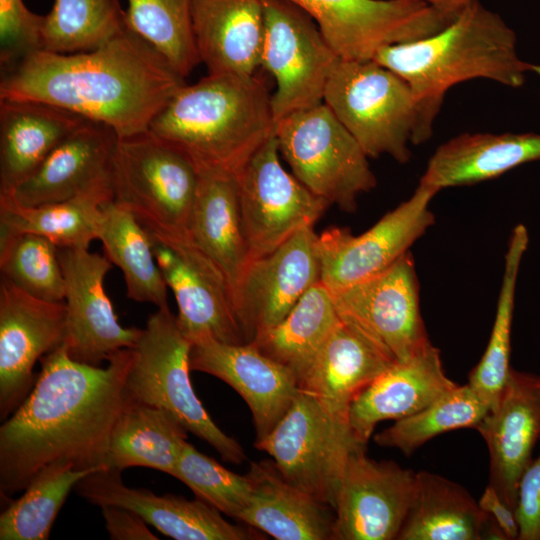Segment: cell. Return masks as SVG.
<instances>
[{
  "label": "cell",
  "instance_id": "obj_26",
  "mask_svg": "<svg viewBox=\"0 0 540 540\" xmlns=\"http://www.w3.org/2000/svg\"><path fill=\"white\" fill-rule=\"evenodd\" d=\"M248 504L239 521L277 540L333 539L334 509L289 483L273 461L251 462Z\"/></svg>",
  "mask_w": 540,
  "mask_h": 540
},
{
  "label": "cell",
  "instance_id": "obj_45",
  "mask_svg": "<svg viewBox=\"0 0 540 540\" xmlns=\"http://www.w3.org/2000/svg\"><path fill=\"white\" fill-rule=\"evenodd\" d=\"M105 527L113 540H156L158 537L148 528L146 523L135 512L119 507L101 506Z\"/></svg>",
  "mask_w": 540,
  "mask_h": 540
},
{
  "label": "cell",
  "instance_id": "obj_2",
  "mask_svg": "<svg viewBox=\"0 0 540 540\" xmlns=\"http://www.w3.org/2000/svg\"><path fill=\"white\" fill-rule=\"evenodd\" d=\"M1 71L0 100L48 103L105 124L118 138L148 130L185 84V78L126 25L94 49H40Z\"/></svg>",
  "mask_w": 540,
  "mask_h": 540
},
{
  "label": "cell",
  "instance_id": "obj_34",
  "mask_svg": "<svg viewBox=\"0 0 540 540\" xmlns=\"http://www.w3.org/2000/svg\"><path fill=\"white\" fill-rule=\"evenodd\" d=\"M339 320L331 292L319 281L282 321L250 343L287 368L299 386Z\"/></svg>",
  "mask_w": 540,
  "mask_h": 540
},
{
  "label": "cell",
  "instance_id": "obj_28",
  "mask_svg": "<svg viewBox=\"0 0 540 540\" xmlns=\"http://www.w3.org/2000/svg\"><path fill=\"white\" fill-rule=\"evenodd\" d=\"M536 160H540V134L463 133L436 149L419 183L439 192L490 180Z\"/></svg>",
  "mask_w": 540,
  "mask_h": 540
},
{
  "label": "cell",
  "instance_id": "obj_8",
  "mask_svg": "<svg viewBox=\"0 0 540 540\" xmlns=\"http://www.w3.org/2000/svg\"><path fill=\"white\" fill-rule=\"evenodd\" d=\"M274 136L292 174L329 205L354 212L376 187L368 155L324 102L279 119Z\"/></svg>",
  "mask_w": 540,
  "mask_h": 540
},
{
  "label": "cell",
  "instance_id": "obj_9",
  "mask_svg": "<svg viewBox=\"0 0 540 540\" xmlns=\"http://www.w3.org/2000/svg\"><path fill=\"white\" fill-rule=\"evenodd\" d=\"M292 485L333 509L355 443L348 418L299 389L274 429L255 442ZM367 448V447H365Z\"/></svg>",
  "mask_w": 540,
  "mask_h": 540
},
{
  "label": "cell",
  "instance_id": "obj_43",
  "mask_svg": "<svg viewBox=\"0 0 540 540\" xmlns=\"http://www.w3.org/2000/svg\"><path fill=\"white\" fill-rule=\"evenodd\" d=\"M45 15L30 11L23 0H0V64L6 69L42 49Z\"/></svg>",
  "mask_w": 540,
  "mask_h": 540
},
{
  "label": "cell",
  "instance_id": "obj_10",
  "mask_svg": "<svg viewBox=\"0 0 540 540\" xmlns=\"http://www.w3.org/2000/svg\"><path fill=\"white\" fill-rule=\"evenodd\" d=\"M264 28L259 67L272 75L271 103L276 122L323 103L339 57L315 21L290 0H262Z\"/></svg>",
  "mask_w": 540,
  "mask_h": 540
},
{
  "label": "cell",
  "instance_id": "obj_6",
  "mask_svg": "<svg viewBox=\"0 0 540 540\" xmlns=\"http://www.w3.org/2000/svg\"><path fill=\"white\" fill-rule=\"evenodd\" d=\"M323 102L368 157L409 161V144H416L418 108L409 84L395 72L374 60L339 58Z\"/></svg>",
  "mask_w": 540,
  "mask_h": 540
},
{
  "label": "cell",
  "instance_id": "obj_24",
  "mask_svg": "<svg viewBox=\"0 0 540 540\" xmlns=\"http://www.w3.org/2000/svg\"><path fill=\"white\" fill-rule=\"evenodd\" d=\"M118 140L109 126L86 119L69 133L9 198L22 206L64 201L111 179Z\"/></svg>",
  "mask_w": 540,
  "mask_h": 540
},
{
  "label": "cell",
  "instance_id": "obj_19",
  "mask_svg": "<svg viewBox=\"0 0 540 540\" xmlns=\"http://www.w3.org/2000/svg\"><path fill=\"white\" fill-rule=\"evenodd\" d=\"M314 226L273 252L248 263L235 292L238 319L247 343L282 321L320 281Z\"/></svg>",
  "mask_w": 540,
  "mask_h": 540
},
{
  "label": "cell",
  "instance_id": "obj_46",
  "mask_svg": "<svg viewBox=\"0 0 540 540\" xmlns=\"http://www.w3.org/2000/svg\"><path fill=\"white\" fill-rule=\"evenodd\" d=\"M478 504L497 523L507 540H518L519 528L514 510L503 501L496 490L489 484L484 489Z\"/></svg>",
  "mask_w": 540,
  "mask_h": 540
},
{
  "label": "cell",
  "instance_id": "obj_3",
  "mask_svg": "<svg viewBox=\"0 0 540 540\" xmlns=\"http://www.w3.org/2000/svg\"><path fill=\"white\" fill-rule=\"evenodd\" d=\"M373 60L412 89L419 115L416 144L431 137L444 97L454 85L482 78L518 88L530 71V64L518 56L514 31L478 0L466 3L438 32L382 48Z\"/></svg>",
  "mask_w": 540,
  "mask_h": 540
},
{
  "label": "cell",
  "instance_id": "obj_31",
  "mask_svg": "<svg viewBox=\"0 0 540 540\" xmlns=\"http://www.w3.org/2000/svg\"><path fill=\"white\" fill-rule=\"evenodd\" d=\"M187 432L168 411L131 399L113 427L105 467H146L173 477Z\"/></svg>",
  "mask_w": 540,
  "mask_h": 540
},
{
  "label": "cell",
  "instance_id": "obj_30",
  "mask_svg": "<svg viewBox=\"0 0 540 540\" xmlns=\"http://www.w3.org/2000/svg\"><path fill=\"white\" fill-rule=\"evenodd\" d=\"M394 363L357 328L340 319L299 389L348 418L355 397Z\"/></svg>",
  "mask_w": 540,
  "mask_h": 540
},
{
  "label": "cell",
  "instance_id": "obj_18",
  "mask_svg": "<svg viewBox=\"0 0 540 540\" xmlns=\"http://www.w3.org/2000/svg\"><path fill=\"white\" fill-rule=\"evenodd\" d=\"M66 304L36 298L0 280V419L5 420L32 390L38 360L61 347Z\"/></svg>",
  "mask_w": 540,
  "mask_h": 540
},
{
  "label": "cell",
  "instance_id": "obj_15",
  "mask_svg": "<svg viewBox=\"0 0 540 540\" xmlns=\"http://www.w3.org/2000/svg\"><path fill=\"white\" fill-rule=\"evenodd\" d=\"M146 230L165 282L174 293L183 334L192 343L204 338L247 343L233 291L218 267L189 236Z\"/></svg>",
  "mask_w": 540,
  "mask_h": 540
},
{
  "label": "cell",
  "instance_id": "obj_13",
  "mask_svg": "<svg viewBox=\"0 0 540 540\" xmlns=\"http://www.w3.org/2000/svg\"><path fill=\"white\" fill-rule=\"evenodd\" d=\"M330 292L339 318L393 361H406L431 343L420 313L419 284L410 252L385 271Z\"/></svg>",
  "mask_w": 540,
  "mask_h": 540
},
{
  "label": "cell",
  "instance_id": "obj_23",
  "mask_svg": "<svg viewBox=\"0 0 540 540\" xmlns=\"http://www.w3.org/2000/svg\"><path fill=\"white\" fill-rule=\"evenodd\" d=\"M457 385L446 375L440 350L432 343L410 359L395 362L350 404L348 422L355 443L367 447L379 422L413 415Z\"/></svg>",
  "mask_w": 540,
  "mask_h": 540
},
{
  "label": "cell",
  "instance_id": "obj_22",
  "mask_svg": "<svg viewBox=\"0 0 540 540\" xmlns=\"http://www.w3.org/2000/svg\"><path fill=\"white\" fill-rule=\"evenodd\" d=\"M475 429L489 452L488 484L515 512L520 479L540 441V375L511 368L497 405Z\"/></svg>",
  "mask_w": 540,
  "mask_h": 540
},
{
  "label": "cell",
  "instance_id": "obj_1",
  "mask_svg": "<svg viewBox=\"0 0 540 540\" xmlns=\"http://www.w3.org/2000/svg\"><path fill=\"white\" fill-rule=\"evenodd\" d=\"M133 349L107 366L73 360L63 345L41 358V370L21 405L0 427V490L23 491L45 466L105 467L113 427L131 401L126 388Z\"/></svg>",
  "mask_w": 540,
  "mask_h": 540
},
{
  "label": "cell",
  "instance_id": "obj_48",
  "mask_svg": "<svg viewBox=\"0 0 540 540\" xmlns=\"http://www.w3.org/2000/svg\"><path fill=\"white\" fill-rule=\"evenodd\" d=\"M530 71L536 73L540 77V65L530 64Z\"/></svg>",
  "mask_w": 540,
  "mask_h": 540
},
{
  "label": "cell",
  "instance_id": "obj_25",
  "mask_svg": "<svg viewBox=\"0 0 540 540\" xmlns=\"http://www.w3.org/2000/svg\"><path fill=\"white\" fill-rule=\"evenodd\" d=\"M264 28L262 0H192V29L208 74L254 75Z\"/></svg>",
  "mask_w": 540,
  "mask_h": 540
},
{
  "label": "cell",
  "instance_id": "obj_39",
  "mask_svg": "<svg viewBox=\"0 0 540 540\" xmlns=\"http://www.w3.org/2000/svg\"><path fill=\"white\" fill-rule=\"evenodd\" d=\"M126 26L150 43L183 77L200 63L192 0H127Z\"/></svg>",
  "mask_w": 540,
  "mask_h": 540
},
{
  "label": "cell",
  "instance_id": "obj_11",
  "mask_svg": "<svg viewBox=\"0 0 540 540\" xmlns=\"http://www.w3.org/2000/svg\"><path fill=\"white\" fill-rule=\"evenodd\" d=\"M317 24L340 59L373 60L385 47L430 36L456 14L421 0H290Z\"/></svg>",
  "mask_w": 540,
  "mask_h": 540
},
{
  "label": "cell",
  "instance_id": "obj_12",
  "mask_svg": "<svg viewBox=\"0 0 540 540\" xmlns=\"http://www.w3.org/2000/svg\"><path fill=\"white\" fill-rule=\"evenodd\" d=\"M236 179L249 262L314 226L330 206L284 169L275 136L250 158Z\"/></svg>",
  "mask_w": 540,
  "mask_h": 540
},
{
  "label": "cell",
  "instance_id": "obj_38",
  "mask_svg": "<svg viewBox=\"0 0 540 540\" xmlns=\"http://www.w3.org/2000/svg\"><path fill=\"white\" fill-rule=\"evenodd\" d=\"M489 405L467 383L457 385L434 402L374 435L376 444L409 457L434 437L460 428H476Z\"/></svg>",
  "mask_w": 540,
  "mask_h": 540
},
{
  "label": "cell",
  "instance_id": "obj_36",
  "mask_svg": "<svg viewBox=\"0 0 540 540\" xmlns=\"http://www.w3.org/2000/svg\"><path fill=\"white\" fill-rule=\"evenodd\" d=\"M528 232L517 225L511 234L505 256L504 274L491 335L483 356L468 376V384L492 410L498 403L511 370V328L516 281L528 246Z\"/></svg>",
  "mask_w": 540,
  "mask_h": 540
},
{
  "label": "cell",
  "instance_id": "obj_5",
  "mask_svg": "<svg viewBox=\"0 0 540 540\" xmlns=\"http://www.w3.org/2000/svg\"><path fill=\"white\" fill-rule=\"evenodd\" d=\"M191 346L169 307L158 308L132 348L127 392L134 401L168 411L224 461L241 464L246 460L242 446L215 424L192 387Z\"/></svg>",
  "mask_w": 540,
  "mask_h": 540
},
{
  "label": "cell",
  "instance_id": "obj_32",
  "mask_svg": "<svg viewBox=\"0 0 540 540\" xmlns=\"http://www.w3.org/2000/svg\"><path fill=\"white\" fill-rule=\"evenodd\" d=\"M112 199L111 179L70 199L39 206L0 198V239L31 233L58 247L89 249L97 239L101 205Z\"/></svg>",
  "mask_w": 540,
  "mask_h": 540
},
{
  "label": "cell",
  "instance_id": "obj_17",
  "mask_svg": "<svg viewBox=\"0 0 540 540\" xmlns=\"http://www.w3.org/2000/svg\"><path fill=\"white\" fill-rule=\"evenodd\" d=\"M65 280L66 335L63 343L75 361L101 366L117 352L133 348L142 329L123 327L104 289L112 267L87 248L58 247Z\"/></svg>",
  "mask_w": 540,
  "mask_h": 540
},
{
  "label": "cell",
  "instance_id": "obj_21",
  "mask_svg": "<svg viewBox=\"0 0 540 540\" xmlns=\"http://www.w3.org/2000/svg\"><path fill=\"white\" fill-rule=\"evenodd\" d=\"M189 359L191 370L219 378L243 398L252 415L256 441L274 429L299 392L294 375L252 343L204 338L192 343Z\"/></svg>",
  "mask_w": 540,
  "mask_h": 540
},
{
  "label": "cell",
  "instance_id": "obj_14",
  "mask_svg": "<svg viewBox=\"0 0 540 540\" xmlns=\"http://www.w3.org/2000/svg\"><path fill=\"white\" fill-rule=\"evenodd\" d=\"M437 193L419 183L410 198L357 236L341 227L324 230L316 241L321 283L335 291L391 267L434 223L429 204Z\"/></svg>",
  "mask_w": 540,
  "mask_h": 540
},
{
  "label": "cell",
  "instance_id": "obj_41",
  "mask_svg": "<svg viewBox=\"0 0 540 540\" xmlns=\"http://www.w3.org/2000/svg\"><path fill=\"white\" fill-rule=\"evenodd\" d=\"M0 271L1 277L36 298L64 302L58 246L44 236L26 233L0 239Z\"/></svg>",
  "mask_w": 540,
  "mask_h": 540
},
{
  "label": "cell",
  "instance_id": "obj_16",
  "mask_svg": "<svg viewBox=\"0 0 540 540\" xmlns=\"http://www.w3.org/2000/svg\"><path fill=\"white\" fill-rule=\"evenodd\" d=\"M417 472L376 461L365 447L346 462L334 507L333 540H395L413 505Z\"/></svg>",
  "mask_w": 540,
  "mask_h": 540
},
{
  "label": "cell",
  "instance_id": "obj_44",
  "mask_svg": "<svg viewBox=\"0 0 540 540\" xmlns=\"http://www.w3.org/2000/svg\"><path fill=\"white\" fill-rule=\"evenodd\" d=\"M515 516L518 540H540V453L520 479Z\"/></svg>",
  "mask_w": 540,
  "mask_h": 540
},
{
  "label": "cell",
  "instance_id": "obj_33",
  "mask_svg": "<svg viewBox=\"0 0 540 540\" xmlns=\"http://www.w3.org/2000/svg\"><path fill=\"white\" fill-rule=\"evenodd\" d=\"M489 518L463 486L419 471L416 496L397 540H482Z\"/></svg>",
  "mask_w": 540,
  "mask_h": 540
},
{
  "label": "cell",
  "instance_id": "obj_47",
  "mask_svg": "<svg viewBox=\"0 0 540 540\" xmlns=\"http://www.w3.org/2000/svg\"><path fill=\"white\" fill-rule=\"evenodd\" d=\"M421 1L432 4L444 10L447 13L455 14L470 0H421Z\"/></svg>",
  "mask_w": 540,
  "mask_h": 540
},
{
  "label": "cell",
  "instance_id": "obj_7",
  "mask_svg": "<svg viewBox=\"0 0 540 540\" xmlns=\"http://www.w3.org/2000/svg\"><path fill=\"white\" fill-rule=\"evenodd\" d=\"M111 183L113 200L145 228L189 236L199 171L185 152L149 129L118 138Z\"/></svg>",
  "mask_w": 540,
  "mask_h": 540
},
{
  "label": "cell",
  "instance_id": "obj_42",
  "mask_svg": "<svg viewBox=\"0 0 540 540\" xmlns=\"http://www.w3.org/2000/svg\"><path fill=\"white\" fill-rule=\"evenodd\" d=\"M173 477L197 498L236 520L250 499L252 487L247 475L228 470L189 442L182 448Z\"/></svg>",
  "mask_w": 540,
  "mask_h": 540
},
{
  "label": "cell",
  "instance_id": "obj_27",
  "mask_svg": "<svg viewBox=\"0 0 540 540\" xmlns=\"http://www.w3.org/2000/svg\"><path fill=\"white\" fill-rule=\"evenodd\" d=\"M86 119L31 100H0V197L13 194Z\"/></svg>",
  "mask_w": 540,
  "mask_h": 540
},
{
  "label": "cell",
  "instance_id": "obj_4",
  "mask_svg": "<svg viewBox=\"0 0 540 540\" xmlns=\"http://www.w3.org/2000/svg\"><path fill=\"white\" fill-rule=\"evenodd\" d=\"M271 98L255 74H208L181 86L149 130L185 152L198 171L236 176L275 134Z\"/></svg>",
  "mask_w": 540,
  "mask_h": 540
},
{
  "label": "cell",
  "instance_id": "obj_40",
  "mask_svg": "<svg viewBox=\"0 0 540 540\" xmlns=\"http://www.w3.org/2000/svg\"><path fill=\"white\" fill-rule=\"evenodd\" d=\"M125 25L119 0H55L45 15L42 49L57 53L91 50Z\"/></svg>",
  "mask_w": 540,
  "mask_h": 540
},
{
  "label": "cell",
  "instance_id": "obj_37",
  "mask_svg": "<svg viewBox=\"0 0 540 540\" xmlns=\"http://www.w3.org/2000/svg\"><path fill=\"white\" fill-rule=\"evenodd\" d=\"M103 468V467H102ZM101 468L78 470L70 463L42 468L0 514L1 540H46L70 491L85 476Z\"/></svg>",
  "mask_w": 540,
  "mask_h": 540
},
{
  "label": "cell",
  "instance_id": "obj_35",
  "mask_svg": "<svg viewBox=\"0 0 540 540\" xmlns=\"http://www.w3.org/2000/svg\"><path fill=\"white\" fill-rule=\"evenodd\" d=\"M97 239L105 256L120 268L127 296L157 308L168 307L167 284L158 266L146 228L113 199L100 208Z\"/></svg>",
  "mask_w": 540,
  "mask_h": 540
},
{
  "label": "cell",
  "instance_id": "obj_20",
  "mask_svg": "<svg viewBox=\"0 0 540 540\" xmlns=\"http://www.w3.org/2000/svg\"><path fill=\"white\" fill-rule=\"evenodd\" d=\"M75 490L92 505L127 508L175 540L263 539L250 528L228 522L218 509L199 498L187 500L129 487L116 469L103 467L91 472L76 484Z\"/></svg>",
  "mask_w": 540,
  "mask_h": 540
},
{
  "label": "cell",
  "instance_id": "obj_29",
  "mask_svg": "<svg viewBox=\"0 0 540 540\" xmlns=\"http://www.w3.org/2000/svg\"><path fill=\"white\" fill-rule=\"evenodd\" d=\"M189 238L223 273L235 299L249 263L235 175L199 170Z\"/></svg>",
  "mask_w": 540,
  "mask_h": 540
}]
</instances>
